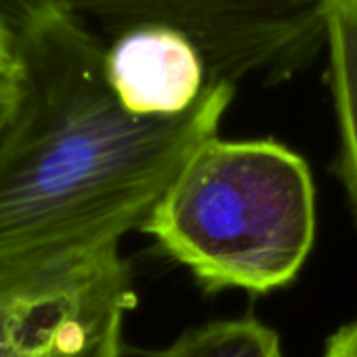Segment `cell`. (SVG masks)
Returning <instances> with one entry per match:
<instances>
[{
    "mask_svg": "<svg viewBox=\"0 0 357 357\" xmlns=\"http://www.w3.org/2000/svg\"><path fill=\"white\" fill-rule=\"evenodd\" d=\"M17 70L15 61V34L7 28H0V76L13 74Z\"/></svg>",
    "mask_w": 357,
    "mask_h": 357,
    "instance_id": "cell-11",
    "label": "cell"
},
{
    "mask_svg": "<svg viewBox=\"0 0 357 357\" xmlns=\"http://www.w3.org/2000/svg\"><path fill=\"white\" fill-rule=\"evenodd\" d=\"M105 74L122 107L145 118L183 114L208 86V70L196 45L162 26L114 38L105 49Z\"/></svg>",
    "mask_w": 357,
    "mask_h": 357,
    "instance_id": "cell-5",
    "label": "cell"
},
{
    "mask_svg": "<svg viewBox=\"0 0 357 357\" xmlns=\"http://www.w3.org/2000/svg\"><path fill=\"white\" fill-rule=\"evenodd\" d=\"M153 357H284L280 336L257 317L198 326Z\"/></svg>",
    "mask_w": 357,
    "mask_h": 357,
    "instance_id": "cell-7",
    "label": "cell"
},
{
    "mask_svg": "<svg viewBox=\"0 0 357 357\" xmlns=\"http://www.w3.org/2000/svg\"><path fill=\"white\" fill-rule=\"evenodd\" d=\"M109 40L147 26L185 34L208 84L290 80L326 49L324 0H63Z\"/></svg>",
    "mask_w": 357,
    "mask_h": 357,
    "instance_id": "cell-3",
    "label": "cell"
},
{
    "mask_svg": "<svg viewBox=\"0 0 357 357\" xmlns=\"http://www.w3.org/2000/svg\"><path fill=\"white\" fill-rule=\"evenodd\" d=\"M141 231L208 292L284 288L315 240L309 164L273 139L215 137L174 174Z\"/></svg>",
    "mask_w": 357,
    "mask_h": 357,
    "instance_id": "cell-2",
    "label": "cell"
},
{
    "mask_svg": "<svg viewBox=\"0 0 357 357\" xmlns=\"http://www.w3.org/2000/svg\"><path fill=\"white\" fill-rule=\"evenodd\" d=\"M105 49L63 0L15 34L20 103L0 130V265L120 248L192 153L219 137L236 86L208 84L178 116H135L107 82Z\"/></svg>",
    "mask_w": 357,
    "mask_h": 357,
    "instance_id": "cell-1",
    "label": "cell"
},
{
    "mask_svg": "<svg viewBox=\"0 0 357 357\" xmlns=\"http://www.w3.org/2000/svg\"><path fill=\"white\" fill-rule=\"evenodd\" d=\"M49 0H0V28L17 34L30 24Z\"/></svg>",
    "mask_w": 357,
    "mask_h": 357,
    "instance_id": "cell-8",
    "label": "cell"
},
{
    "mask_svg": "<svg viewBox=\"0 0 357 357\" xmlns=\"http://www.w3.org/2000/svg\"><path fill=\"white\" fill-rule=\"evenodd\" d=\"M324 11L330 91L340 135L338 174L357 225V0H324Z\"/></svg>",
    "mask_w": 357,
    "mask_h": 357,
    "instance_id": "cell-6",
    "label": "cell"
},
{
    "mask_svg": "<svg viewBox=\"0 0 357 357\" xmlns=\"http://www.w3.org/2000/svg\"><path fill=\"white\" fill-rule=\"evenodd\" d=\"M17 103H20V78L15 70L13 74L0 76V130L11 120Z\"/></svg>",
    "mask_w": 357,
    "mask_h": 357,
    "instance_id": "cell-10",
    "label": "cell"
},
{
    "mask_svg": "<svg viewBox=\"0 0 357 357\" xmlns=\"http://www.w3.org/2000/svg\"><path fill=\"white\" fill-rule=\"evenodd\" d=\"M135 303L120 248L0 265V357H122Z\"/></svg>",
    "mask_w": 357,
    "mask_h": 357,
    "instance_id": "cell-4",
    "label": "cell"
},
{
    "mask_svg": "<svg viewBox=\"0 0 357 357\" xmlns=\"http://www.w3.org/2000/svg\"><path fill=\"white\" fill-rule=\"evenodd\" d=\"M324 357H357V319L344 324L328 338Z\"/></svg>",
    "mask_w": 357,
    "mask_h": 357,
    "instance_id": "cell-9",
    "label": "cell"
}]
</instances>
